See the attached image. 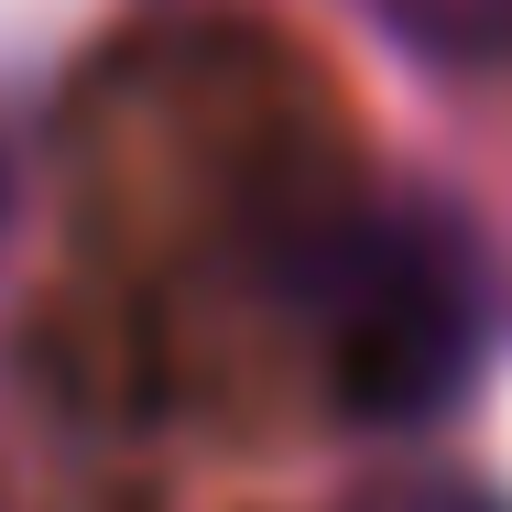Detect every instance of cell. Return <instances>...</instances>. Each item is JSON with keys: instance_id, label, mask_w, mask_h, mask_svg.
I'll list each match as a JSON object with an SVG mask.
<instances>
[{"instance_id": "cell-1", "label": "cell", "mask_w": 512, "mask_h": 512, "mask_svg": "<svg viewBox=\"0 0 512 512\" xmlns=\"http://www.w3.org/2000/svg\"><path fill=\"white\" fill-rule=\"evenodd\" d=\"M284 295L327 338L338 393L382 425L447 414L491 338H502V284L491 251L458 207L436 197H371V207H327L316 229L284 240Z\"/></svg>"}, {"instance_id": "cell-2", "label": "cell", "mask_w": 512, "mask_h": 512, "mask_svg": "<svg viewBox=\"0 0 512 512\" xmlns=\"http://www.w3.org/2000/svg\"><path fill=\"white\" fill-rule=\"evenodd\" d=\"M382 11L436 66H512V0H382Z\"/></svg>"}, {"instance_id": "cell-3", "label": "cell", "mask_w": 512, "mask_h": 512, "mask_svg": "<svg viewBox=\"0 0 512 512\" xmlns=\"http://www.w3.org/2000/svg\"><path fill=\"white\" fill-rule=\"evenodd\" d=\"M360 512H512V502L469 491V480H393V491H371Z\"/></svg>"}]
</instances>
